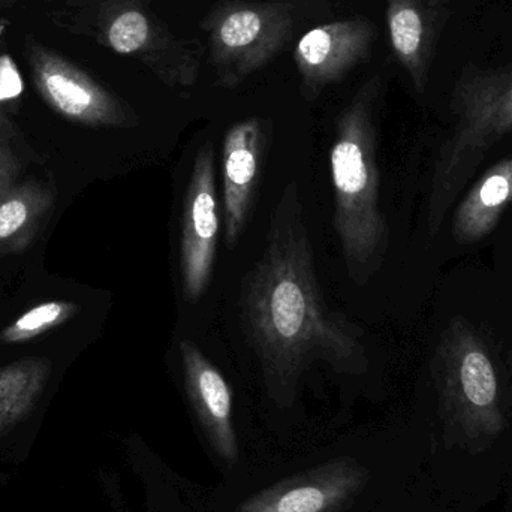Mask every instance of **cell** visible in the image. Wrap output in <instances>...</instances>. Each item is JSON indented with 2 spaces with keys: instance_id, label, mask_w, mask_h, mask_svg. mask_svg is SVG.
<instances>
[{
  "instance_id": "cell-1",
  "label": "cell",
  "mask_w": 512,
  "mask_h": 512,
  "mask_svg": "<svg viewBox=\"0 0 512 512\" xmlns=\"http://www.w3.org/2000/svg\"><path fill=\"white\" fill-rule=\"evenodd\" d=\"M240 312L265 394L279 408L294 403L301 376L313 363L346 375L369 367L364 331L322 297L295 183L277 201L264 251L243 279Z\"/></svg>"
},
{
  "instance_id": "cell-2",
  "label": "cell",
  "mask_w": 512,
  "mask_h": 512,
  "mask_svg": "<svg viewBox=\"0 0 512 512\" xmlns=\"http://www.w3.org/2000/svg\"><path fill=\"white\" fill-rule=\"evenodd\" d=\"M379 80L367 81L337 120L330 153L334 228L352 282L364 285L381 268L390 230L379 203L375 110Z\"/></svg>"
},
{
  "instance_id": "cell-3",
  "label": "cell",
  "mask_w": 512,
  "mask_h": 512,
  "mask_svg": "<svg viewBox=\"0 0 512 512\" xmlns=\"http://www.w3.org/2000/svg\"><path fill=\"white\" fill-rule=\"evenodd\" d=\"M450 113L453 125L436 156L427 195L430 237L439 233L487 153L512 132V63L466 65L454 83Z\"/></svg>"
},
{
  "instance_id": "cell-4",
  "label": "cell",
  "mask_w": 512,
  "mask_h": 512,
  "mask_svg": "<svg viewBox=\"0 0 512 512\" xmlns=\"http://www.w3.org/2000/svg\"><path fill=\"white\" fill-rule=\"evenodd\" d=\"M447 414L472 435H495L504 424L501 381L480 331L462 316L442 333L433 360Z\"/></svg>"
},
{
  "instance_id": "cell-5",
  "label": "cell",
  "mask_w": 512,
  "mask_h": 512,
  "mask_svg": "<svg viewBox=\"0 0 512 512\" xmlns=\"http://www.w3.org/2000/svg\"><path fill=\"white\" fill-rule=\"evenodd\" d=\"M203 27L219 83L236 87L283 47L292 18L283 3L228 2L215 9Z\"/></svg>"
},
{
  "instance_id": "cell-6",
  "label": "cell",
  "mask_w": 512,
  "mask_h": 512,
  "mask_svg": "<svg viewBox=\"0 0 512 512\" xmlns=\"http://www.w3.org/2000/svg\"><path fill=\"white\" fill-rule=\"evenodd\" d=\"M219 225L215 150L209 143L201 147L195 158L183 200L180 271L186 300L197 301L209 286L218 248Z\"/></svg>"
},
{
  "instance_id": "cell-7",
  "label": "cell",
  "mask_w": 512,
  "mask_h": 512,
  "mask_svg": "<svg viewBox=\"0 0 512 512\" xmlns=\"http://www.w3.org/2000/svg\"><path fill=\"white\" fill-rule=\"evenodd\" d=\"M108 45L146 63L170 87H192L200 74L201 47L194 39L179 38L141 6L116 12L107 26Z\"/></svg>"
},
{
  "instance_id": "cell-8",
  "label": "cell",
  "mask_w": 512,
  "mask_h": 512,
  "mask_svg": "<svg viewBox=\"0 0 512 512\" xmlns=\"http://www.w3.org/2000/svg\"><path fill=\"white\" fill-rule=\"evenodd\" d=\"M369 483L352 457H337L254 493L237 512H342Z\"/></svg>"
},
{
  "instance_id": "cell-9",
  "label": "cell",
  "mask_w": 512,
  "mask_h": 512,
  "mask_svg": "<svg viewBox=\"0 0 512 512\" xmlns=\"http://www.w3.org/2000/svg\"><path fill=\"white\" fill-rule=\"evenodd\" d=\"M373 38L375 30L364 18L334 21L307 32L294 54L304 92L318 95L324 87L343 80L369 56Z\"/></svg>"
},
{
  "instance_id": "cell-10",
  "label": "cell",
  "mask_w": 512,
  "mask_h": 512,
  "mask_svg": "<svg viewBox=\"0 0 512 512\" xmlns=\"http://www.w3.org/2000/svg\"><path fill=\"white\" fill-rule=\"evenodd\" d=\"M183 379L198 423L219 459L239 462L240 448L234 426L233 391L221 370L191 340L179 343Z\"/></svg>"
},
{
  "instance_id": "cell-11",
  "label": "cell",
  "mask_w": 512,
  "mask_h": 512,
  "mask_svg": "<svg viewBox=\"0 0 512 512\" xmlns=\"http://www.w3.org/2000/svg\"><path fill=\"white\" fill-rule=\"evenodd\" d=\"M388 35L397 62L415 92H426L439 39L450 17V0H384Z\"/></svg>"
},
{
  "instance_id": "cell-12",
  "label": "cell",
  "mask_w": 512,
  "mask_h": 512,
  "mask_svg": "<svg viewBox=\"0 0 512 512\" xmlns=\"http://www.w3.org/2000/svg\"><path fill=\"white\" fill-rule=\"evenodd\" d=\"M265 146L267 129L258 117L236 123L225 135L222 171L228 248L236 245L248 224Z\"/></svg>"
},
{
  "instance_id": "cell-13",
  "label": "cell",
  "mask_w": 512,
  "mask_h": 512,
  "mask_svg": "<svg viewBox=\"0 0 512 512\" xmlns=\"http://www.w3.org/2000/svg\"><path fill=\"white\" fill-rule=\"evenodd\" d=\"M512 206V155L487 170L457 201L451 233L459 245L489 237Z\"/></svg>"
},
{
  "instance_id": "cell-14",
  "label": "cell",
  "mask_w": 512,
  "mask_h": 512,
  "mask_svg": "<svg viewBox=\"0 0 512 512\" xmlns=\"http://www.w3.org/2000/svg\"><path fill=\"white\" fill-rule=\"evenodd\" d=\"M42 89L54 108L68 119L92 126H125L129 116L104 90L63 71L42 74Z\"/></svg>"
},
{
  "instance_id": "cell-15",
  "label": "cell",
  "mask_w": 512,
  "mask_h": 512,
  "mask_svg": "<svg viewBox=\"0 0 512 512\" xmlns=\"http://www.w3.org/2000/svg\"><path fill=\"white\" fill-rule=\"evenodd\" d=\"M53 206V194L39 183L15 186L0 203V258L26 251Z\"/></svg>"
},
{
  "instance_id": "cell-16",
  "label": "cell",
  "mask_w": 512,
  "mask_h": 512,
  "mask_svg": "<svg viewBox=\"0 0 512 512\" xmlns=\"http://www.w3.org/2000/svg\"><path fill=\"white\" fill-rule=\"evenodd\" d=\"M51 361L23 358L0 367V430L23 420L47 385Z\"/></svg>"
},
{
  "instance_id": "cell-17",
  "label": "cell",
  "mask_w": 512,
  "mask_h": 512,
  "mask_svg": "<svg viewBox=\"0 0 512 512\" xmlns=\"http://www.w3.org/2000/svg\"><path fill=\"white\" fill-rule=\"evenodd\" d=\"M80 312L74 301L51 300L39 303L21 313L14 322L0 331V345L26 343L48 331L56 330Z\"/></svg>"
},
{
  "instance_id": "cell-18",
  "label": "cell",
  "mask_w": 512,
  "mask_h": 512,
  "mask_svg": "<svg viewBox=\"0 0 512 512\" xmlns=\"http://www.w3.org/2000/svg\"><path fill=\"white\" fill-rule=\"evenodd\" d=\"M23 92V80L11 57H0V102L18 98Z\"/></svg>"
},
{
  "instance_id": "cell-19",
  "label": "cell",
  "mask_w": 512,
  "mask_h": 512,
  "mask_svg": "<svg viewBox=\"0 0 512 512\" xmlns=\"http://www.w3.org/2000/svg\"><path fill=\"white\" fill-rule=\"evenodd\" d=\"M18 170L20 165H18L17 156L8 147H0V203L15 188Z\"/></svg>"
},
{
  "instance_id": "cell-20",
  "label": "cell",
  "mask_w": 512,
  "mask_h": 512,
  "mask_svg": "<svg viewBox=\"0 0 512 512\" xmlns=\"http://www.w3.org/2000/svg\"><path fill=\"white\" fill-rule=\"evenodd\" d=\"M510 358H511V366H512V352H511V357Z\"/></svg>"
}]
</instances>
